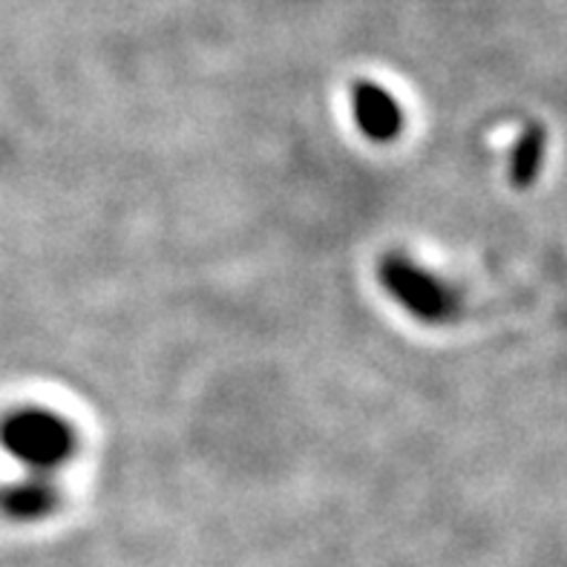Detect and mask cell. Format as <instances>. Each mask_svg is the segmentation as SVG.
<instances>
[{
    "mask_svg": "<svg viewBox=\"0 0 567 567\" xmlns=\"http://www.w3.org/2000/svg\"><path fill=\"white\" fill-rule=\"evenodd\" d=\"M0 444L32 473L52 475L75 455L79 435L58 412L27 406L0 421Z\"/></svg>",
    "mask_w": 567,
    "mask_h": 567,
    "instance_id": "1",
    "label": "cell"
},
{
    "mask_svg": "<svg viewBox=\"0 0 567 567\" xmlns=\"http://www.w3.org/2000/svg\"><path fill=\"white\" fill-rule=\"evenodd\" d=\"M381 286L403 311L426 326L450 323L458 315V295L430 268L417 266L412 257L389 254L381 262Z\"/></svg>",
    "mask_w": 567,
    "mask_h": 567,
    "instance_id": "2",
    "label": "cell"
},
{
    "mask_svg": "<svg viewBox=\"0 0 567 567\" xmlns=\"http://www.w3.org/2000/svg\"><path fill=\"white\" fill-rule=\"evenodd\" d=\"M352 113L360 133L374 144H389L401 136L403 110L386 86L358 81L352 86Z\"/></svg>",
    "mask_w": 567,
    "mask_h": 567,
    "instance_id": "3",
    "label": "cell"
},
{
    "mask_svg": "<svg viewBox=\"0 0 567 567\" xmlns=\"http://www.w3.org/2000/svg\"><path fill=\"white\" fill-rule=\"evenodd\" d=\"M61 507V489L52 475L32 473L27 482L0 493V513L12 522H41Z\"/></svg>",
    "mask_w": 567,
    "mask_h": 567,
    "instance_id": "4",
    "label": "cell"
}]
</instances>
